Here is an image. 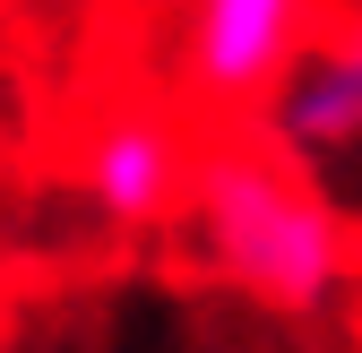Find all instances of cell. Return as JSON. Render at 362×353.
<instances>
[{"mask_svg":"<svg viewBox=\"0 0 362 353\" xmlns=\"http://www.w3.org/2000/svg\"><path fill=\"white\" fill-rule=\"evenodd\" d=\"M181 215H190L207 268L267 319H320L345 293V225L320 198L310 164H293L276 147L224 138V147L190 155Z\"/></svg>","mask_w":362,"mask_h":353,"instance_id":"1","label":"cell"},{"mask_svg":"<svg viewBox=\"0 0 362 353\" xmlns=\"http://www.w3.org/2000/svg\"><path fill=\"white\" fill-rule=\"evenodd\" d=\"M310 0H190L181 26V95L199 112H259L302 52Z\"/></svg>","mask_w":362,"mask_h":353,"instance_id":"2","label":"cell"},{"mask_svg":"<svg viewBox=\"0 0 362 353\" xmlns=\"http://www.w3.org/2000/svg\"><path fill=\"white\" fill-rule=\"evenodd\" d=\"M78 181H86V198H95L104 225L147 233V225H164V215H181L190 138H181V121H164V112H112L95 138H86Z\"/></svg>","mask_w":362,"mask_h":353,"instance_id":"3","label":"cell"},{"mask_svg":"<svg viewBox=\"0 0 362 353\" xmlns=\"http://www.w3.org/2000/svg\"><path fill=\"white\" fill-rule=\"evenodd\" d=\"M259 112H267V147L293 155V164L362 155V61H345L337 43L293 52V69L276 78V95Z\"/></svg>","mask_w":362,"mask_h":353,"instance_id":"4","label":"cell"},{"mask_svg":"<svg viewBox=\"0 0 362 353\" xmlns=\"http://www.w3.org/2000/svg\"><path fill=\"white\" fill-rule=\"evenodd\" d=\"M337 52H345V61H362V9H354V18L337 26Z\"/></svg>","mask_w":362,"mask_h":353,"instance_id":"5","label":"cell"}]
</instances>
